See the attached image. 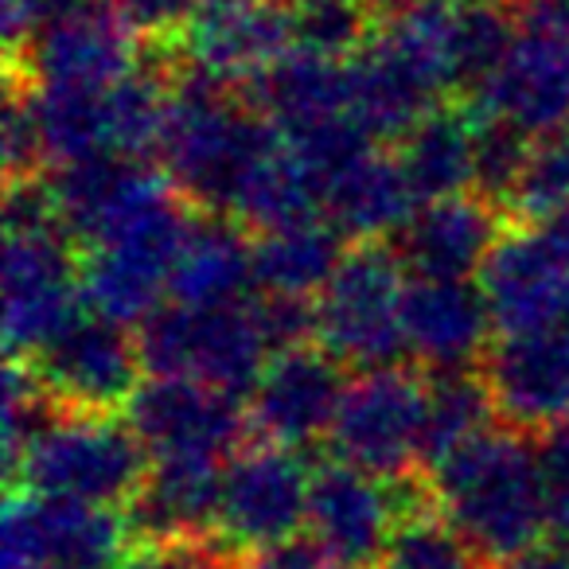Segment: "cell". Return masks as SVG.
<instances>
[{
	"instance_id": "obj_40",
	"label": "cell",
	"mask_w": 569,
	"mask_h": 569,
	"mask_svg": "<svg viewBox=\"0 0 569 569\" xmlns=\"http://www.w3.org/2000/svg\"><path fill=\"white\" fill-rule=\"evenodd\" d=\"M242 569H332V558L312 535H297L277 546H266V550L246 553Z\"/></svg>"
},
{
	"instance_id": "obj_16",
	"label": "cell",
	"mask_w": 569,
	"mask_h": 569,
	"mask_svg": "<svg viewBox=\"0 0 569 569\" xmlns=\"http://www.w3.org/2000/svg\"><path fill=\"white\" fill-rule=\"evenodd\" d=\"M168 51L191 71L242 90L293 51V24L289 9L273 0H203L188 32Z\"/></svg>"
},
{
	"instance_id": "obj_46",
	"label": "cell",
	"mask_w": 569,
	"mask_h": 569,
	"mask_svg": "<svg viewBox=\"0 0 569 569\" xmlns=\"http://www.w3.org/2000/svg\"><path fill=\"white\" fill-rule=\"evenodd\" d=\"M340 569H351V566H340Z\"/></svg>"
},
{
	"instance_id": "obj_22",
	"label": "cell",
	"mask_w": 569,
	"mask_h": 569,
	"mask_svg": "<svg viewBox=\"0 0 569 569\" xmlns=\"http://www.w3.org/2000/svg\"><path fill=\"white\" fill-rule=\"evenodd\" d=\"M413 211H418V199H413L395 152H382L371 144L328 176L325 219L343 238L382 242L387 234H398Z\"/></svg>"
},
{
	"instance_id": "obj_15",
	"label": "cell",
	"mask_w": 569,
	"mask_h": 569,
	"mask_svg": "<svg viewBox=\"0 0 569 569\" xmlns=\"http://www.w3.org/2000/svg\"><path fill=\"white\" fill-rule=\"evenodd\" d=\"M480 289L499 336L569 320V258L546 227H511L480 269Z\"/></svg>"
},
{
	"instance_id": "obj_11",
	"label": "cell",
	"mask_w": 569,
	"mask_h": 569,
	"mask_svg": "<svg viewBox=\"0 0 569 569\" xmlns=\"http://www.w3.org/2000/svg\"><path fill=\"white\" fill-rule=\"evenodd\" d=\"M20 363L32 367L67 413H126L144 371L137 336L106 317H79L48 348Z\"/></svg>"
},
{
	"instance_id": "obj_28",
	"label": "cell",
	"mask_w": 569,
	"mask_h": 569,
	"mask_svg": "<svg viewBox=\"0 0 569 569\" xmlns=\"http://www.w3.org/2000/svg\"><path fill=\"white\" fill-rule=\"evenodd\" d=\"M36 113L48 164L71 168L113 157L106 90H36Z\"/></svg>"
},
{
	"instance_id": "obj_23",
	"label": "cell",
	"mask_w": 569,
	"mask_h": 569,
	"mask_svg": "<svg viewBox=\"0 0 569 569\" xmlns=\"http://www.w3.org/2000/svg\"><path fill=\"white\" fill-rule=\"evenodd\" d=\"M476 110L468 102H437L418 126L395 141V160L410 183L413 199L465 196L476 176Z\"/></svg>"
},
{
	"instance_id": "obj_3",
	"label": "cell",
	"mask_w": 569,
	"mask_h": 569,
	"mask_svg": "<svg viewBox=\"0 0 569 569\" xmlns=\"http://www.w3.org/2000/svg\"><path fill=\"white\" fill-rule=\"evenodd\" d=\"M137 348L152 379H191L230 398H250L273 359L253 301L219 309L160 305L137 328Z\"/></svg>"
},
{
	"instance_id": "obj_41",
	"label": "cell",
	"mask_w": 569,
	"mask_h": 569,
	"mask_svg": "<svg viewBox=\"0 0 569 569\" xmlns=\"http://www.w3.org/2000/svg\"><path fill=\"white\" fill-rule=\"evenodd\" d=\"M499 569H569V542L553 538V542H538L527 553L503 561Z\"/></svg>"
},
{
	"instance_id": "obj_36",
	"label": "cell",
	"mask_w": 569,
	"mask_h": 569,
	"mask_svg": "<svg viewBox=\"0 0 569 569\" xmlns=\"http://www.w3.org/2000/svg\"><path fill=\"white\" fill-rule=\"evenodd\" d=\"M246 553H238L219 535L160 538V542H133L121 569H242Z\"/></svg>"
},
{
	"instance_id": "obj_13",
	"label": "cell",
	"mask_w": 569,
	"mask_h": 569,
	"mask_svg": "<svg viewBox=\"0 0 569 569\" xmlns=\"http://www.w3.org/2000/svg\"><path fill=\"white\" fill-rule=\"evenodd\" d=\"M348 367L325 348L277 351L261 371L253 395L246 398L250 433L266 445L309 449L332 433L340 402L348 395Z\"/></svg>"
},
{
	"instance_id": "obj_32",
	"label": "cell",
	"mask_w": 569,
	"mask_h": 569,
	"mask_svg": "<svg viewBox=\"0 0 569 569\" xmlns=\"http://www.w3.org/2000/svg\"><path fill=\"white\" fill-rule=\"evenodd\" d=\"M293 48L320 59L348 63L371 43L375 20L359 0H297L289 9Z\"/></svg>"
},
{
	"instance_id": "obj_30",
	"label": "cell",
	"mask_w": 569,
	"mask_h": 569,
	"mask_svg": "<svg viewBox=\"0 0 569 569\" xmlns=\"http://www.w3.org/2000/svg\"><path fill=\"white\" fill-rule=\"evenodd\" d=\"M379 569H491V566L476 553V546L452 527L449 515L437 503L395 522V530L387 538V550L379 558Z\"/></svg>"
},
{
	"instance_id": "obj_6",
	"label": "cell",
	"mask_w": 569,
	"mask_h": 569,
	"mask_svg": "<svg viewBox=\"0 0 569 569\" xmlns=\"http://www.w3.org/2000/svg\"><path fill=\"white\" fill-rule=\"evenodd\" d=\"M421 426H426V375L418 367H382L348 382V395L328 433L336 460L375 476L402 480L421 472Z\"/></svg>"
},
{
	"instance_id": "obj_43",
	"label": "cell",
	"mask_w": 569,
	"mask_h": 569,
	"mask_svg": "<svg viewBox=\"0 0 569 569\" xmlns=\"http://www.w3.org/2000/svg\"><path fill=\"white\" fill-rule=\"evenodd\" d=\"M546 230H550V238L561 246V253L569 258V211L561 214V219H553V222H546Z\"/></svg>"
},
{
	"instance_id": "obj_33",
	"label": "cell",
	"mask_w": 569,
	"mask_h": 569,
	"mask_svg": "<svg viewBox=\"0 0 569 569\" xmlns=\"http://www.w3.org/2000/svg\"><path fill=\"white\" fill-rule=\"evenodd\" d=\"M63 413L67 410L43 390V382L32 375V367L20 363V359H9V371H4V465H9V480L17 476L28 449Z\"/></svg>"
},
{
	"instance_id": "obj_24",
	"label": "cell",
	"mask_w": 569,
	"mask_h": 569,
	"mask_svg": "<svg viewBox=\"0 0 569 569\" xmlns=\"http://www.w3.org/2000/svg\"><path fill=\"white\" fill-rule=\"evenodd\" d=\"M253 284V242L227 214L199 211L188 242L172 266L168 293L176 305L191 309H219L238 305Z\"/></svg>"
},
{
	"instance_id": "obj_9",
	"label": "cell",
	"mask_w": 569,
	"mask_h": 569,
	"mask_svg": "<svg viewBox=\"0 0 569 569\" xmlns=\"http://www.w3.org/2000/svg\"><path fill=\"white\" fill-rule=\"evenodd\" d=\"M133 535L113 507L12 491L4 507V569H121Z\"/></svg>"
},
{
	"instance_id": "obj_17",
	"label": "cell",
	"mask_w": 569,
	"mask_h": 569,
	"mask_svg": "<svg viewBox=\"0 0 569 569\" xmlns=\"http://www.w3.org/2000/svg\"><path fill=\"white\" fill-rule=\"evenodd\" d=\"M491 328L496 325L480 284L413 277L406 289V356L421 375L480 371V359L491 348Z\"/></svg>"
},
{
	"instance_id": "obj_14",
	"label": "cell",
	"mask_w": 569,
	"mask_h": 569,
	"mask_svg": "<svg viewBox=\"0 0 569 569\" xmlns=\"http://www.w3.org/2000/svg\"><path fill=\"white\" fill-rule=\"evenodd\" d=\"M480 379L499 426L546 437L569 421V328L496 336L480 359Z\"/></svg>"
},
{
	"instance_id": "obj_21",
	"label": "cell",
	"mask_w": 569,
	"mask_h": 569,
	"mask_svg": "<svg viewBox=\"0 0 569 569\" xmlns=\"http://www.w3.org/2000/svg\"><path fill=\"white\" fill-rule=\"evenodd\" d=\"M222 468L207 460H157L121 507L133 542L219 535Z\"/></svg>"
},
{
	"instance_id": "obj_19",
	"label": "cell",
	"mask_w": 569,
	"mask_h": 569,
	"mask_svg": "<svg viewBox=\"0 0 569 569\" xmlns=\"http://www.w3.org/2000/svg\"><path fill=\"white\" fill-rule=\"evenodd\" d=\"M507 214L476 191L437 203H421L398 230V258L413 277L429 281H468L488 266L491 250L499 246Z\"/></svg>"
},
{
	"instance_id": "obj_2",
	"label": "cell",
	"mask_w": 569,
	"mask_h": 569,
	"mask_svg": "<svg viewBox=\"0 0 569 569\" xmlns=\"http://www.w3.org/2000/svg\"><path fill=\"white\" fill-rule=\"evenodd\" d=\"M277 141L281 133L246 102L242 90L176 59L160 168L196 211L230 214L242 180Z\"/></svg>"
},
{
	"instance_id": "obj_18",
	"label": "cell",
	"mask_w": 569,
	"mask_h": 569,
	"mask_svg": "<svg viewBox=\"0 0 569 569\" xmlns=\"http://www.w3.org/2000/svg\"><path fill=\"white\" fill-rule=\"evenodd\" d=\"M395 522L387 480H375L343 460H320L309 491V535L325 546L328 558L351 569L375 566Z\"/></svg>"
},
{
	"instance_id": "obj_42",
	"label": "cell",
	"mask_w": 569,
	"mask_h": 569,
	"mask_svg": "<svg viewBox=\"0 0 569 569\" xmlns=\"http://www.w3.org/2000/svg\"><path fill=\"white\" fill-rule=\"evenodd\" d=\"M367 12H371V20H375V28H382V24H390L395 17H402L410 4H418V0H359Z\"/></svg>"
},
{
	"instance_id": "obj_26",
	"label": "cell",
	"mask_w": 569,
	"mask_h": 569,
	"mask_svg": "<svg viewBox=\"0 0 569 569\" xmlns=\"http://www.w3.org/2000/svg\"><path fill=\"white\" fill-rule=\"evenodd\" d=\"M343 234L328 219L253 238V284L261 293L317 301L343 261Z\"/></svg>"
},
{
	"instance_id": "obj_25",
	"label": "cell",
	"mask_w": 569,
	"mask_h": 569,
	"mask_svg": "<svg viewBox=\"0 0 569 569\" xmlns=\"http://www.w3.org/2000/svg\"><path fill=\"white\" fill-rule=\"evenodd\" d=\"M325 176L281 137L250 168L227 219H234L238 227L253 230V234H273V230L317 222L325 219Z\"/></svg>"
},
{
	"instance_id": "obj_44",
	"label": "cell",
	"mask_w": 569,
	"mask_h": 569,
	"mask_svg": "<svg viewBox=\"0 0 569 569\" xmlns=\"http://www.w3.org/2000/svg\"><path fill=\"white\" fill-rule=\"evenodd\" d=\"M273 4H281V9H293L297 0H273Z\"/></svg>"
},
{
	"instance_id": "obj_4",
	"label": "cell",
	"mask_w": 569,
	"mask_h": 569,
	"mask_svg": "<svg viewBox=\"0 0 569 569\" xmlns=\"http://www.w3.org/2000/svg\"><path fill=\"white\" fill-rule=\"evenodd\" d=\"M406 266L395 242H356L317 297V340L343 367L382 371L406 356Z\"/></svg>"
},
{
	"instance_id": "obj_5",
	"label": "cell",
	"mask_w": 569,
	"mask_h": 569,
	"mask_svg": "<svg viewBox=\"0 0 569 569\" xmlns=\"http://www.w3.org/2000/svg\"><path fill=\"white\" fill-rule=\"evenodd\" d=\"M149 452L118 413H63L20 460L12 483L51 499L126 507L149 476Z\"/></svg>"
},
{
	"instance_id": "obj_8",
	"label": "cell",
	"mask_w": 569,
	"mask_h": 569,
	"mask_svg": "<svg viewBox=\"0 0 569 569\" xmlns=\"http://www.w3.org/2000/svg\"><path fill=\"white\" fill-rule=\"evenodd\" d=\"M126 426L152 460H222L238 457L250 441V413L242 398L191 379H149L126 406Z\"/></svg>"
},
{
	"instance_id": "obj_35",
	"label": "cell",
	"mask_w": 569,
	"mask_h": 569,
	"mask_svg": "<svg viewBox=\"0 0 569 569\" xmlns=\"http://www.w3.org/2000/svg\"><path fill=\"white\" fill-rule=\"evenodd\" d=\"M0 144H4V176H9V183L43 176L48 149H43L40 113H36V90L12 67L4 74V126H0Z\"/></svg>"
},
{
	"instance_id": "obj_12",
	"label": "cell",
	"mask_w": 569,
	"mask_h": 569,
	"mask_svg": "<svg viewBox=\"0 0 569 569\" xmlns=\"http://www.w3.org/2000/svg\"><path fill=\"white\" fill-rule=\"evenodd\" d=\"M141 59L144 43L106 0L40 28L24 51L9 56V67L36 90H110Z\"/></svg>"
},
{
	"instance_id": "obj_39",
	"label": "cell",
	"mask_w": 569,
	"mask_h": 569,
	"mask_svg": "<svg viewBox=\"0 0 569 569\" xmlns=\"http://www.w3.org/2000/svg\"><path fill=\"white\" fill-rule=\"evenodd\" d=\"M538 465H542L550 530L569 542V421L538 437Z\"/></svg>"
},
{
	"instance_id": "obj_27",
	"label": "cell",
	"mask_w": 569,
	"mask_h": 569,
	"mask_svg": "<svg viewBox=\"0 0 569 569\" xmlns=\"http://www.w3.org/2000/svg\"><path fill=\"white\" fill-rule=\"evenodd\" d=\"M496 402L480 371L426 375V426H421V472H433L445 457L496 426Z\"/></svg>"
},
{
	"instance_id": "obj_37",
	"label": "cell",
	"mask_w": 569,
	"mask_h": 569,
	"mask_svg": "<svg viewBox=\"0 0 569 569\" xmlns=\"http://www.w3.org/2000/svg\"><path fill=\"white\" fill-rule=\"evenodd\" d=\"M144 48H176L203 0H110Z\"/></svg>"
},
{
	"instance_id": "obj_38",
	"label": "cell",
	"mask_w": 569,
	"mask_h": 569,
	"mask_svg": "<svg viewBox=\"0 0 569 569\" xmlns=\"http://www.w3.org/2000/svg\"><path fill=\"white\" fill-rule=\"evenodd\" d=\"M258 312V325L266 332L269 351H293L317 336V301H305V297H277V293H261L253 301Z\"/></svg>"
},
{
	"instance_id": "obj_7",
	"label": "cell",
	"mask_w": 569,
	"mask_h": 569,
	"mask_svg": "<svg viewBox=\"0 0 569 569\" xmlns=\"http://www.w3.org/2000/svg\"><path fill=\"white\" fill-rule=\"evenodd\" d=\"M312 472L305 449L253 441L222 465L219 538L238 553H253L297 538L309 527Z\"/></svg>"
},
{
	"instance_id": "obj_10",
	"label": "cell",
	"mask_w": 569,
	"mask_h": 569,
	"mask_svg": "<svg viewBox=\"0 0 569 569\" xmlns=\"http://www.w3.org/2000/svg\"><path fill=\"white\" fill-rule=\"evenodd\" d=\"M67 234H9L4 242V348L32 359L82 317V261Z\"/></svg>"
},
{
	"instance_id": "obj_1",
	"label": "cell",
	"mask_w": 569,
	"mask_h": 569,
	"mask_svg": "<svg viewBox=\"0 0 569 569\" xmlns=\"http://www.w3.org/2000/svg\"><path fill=\"white\" fill-rule=\"evenodd\" d=\"M437 503L491 569L527 553L550 530L538 445L491 426L429 472Z\"/></svg>"
},
{
	"instance_id": "obj_45",
	"label": "cell",
	"mask_w": 569,
	"mask_h": 569,
	"mask_svg": "<svg viewBox=\"0 0 569 569\" xmlns=\"http://www.w3.org/2000/svg\"><path fill=\"white\" fill-rule=\"evenodd\" d=\"M452 4H468V0H452Z\"/></svg>"
},
{
	"instance_id": "obj_29",
	"label": "cell",
	"mask_w": 569,
	"mask_h": 569,
	"mask_svg": "<svg viewBox=\"0 0 569 569\" xmlns=\"http://www.w3.org/2000/svg\"><path fill=\"white\" fill-rule=\"evenodd\" d=\"M515 17L507 0H468L457 4V24H452V79L457 98L472 102L503 67L507 51L515 48Z\"/></svg>"
},
{
	"instance_id": "obj_31",
	"label": "cell",
	"mask_w": 569,
	"mask_h": 569,
	"mask_svg": "<svg viewBox=\"0 0 569 569\" xmlns=\"http://www.w3.org/2000/svg\"><path fill=\"white\" fill-rule=\"evenodd\" d=\"M566 211H569V133L558 129V133L535 137L527 168H522L511 203H507V214L519 227H546V222L561 219Z\"/></svg>"
},
{
	"instance_id": "obj_34",
	"label": "cell",
	"mask_w": 569,
	"mask_h": 569,
	"mask_svg": "<svg viewBox=\"0 0 569 569\" xmlns=\"http://www.w3.org/2000/svg\"><path fill=\"white\" fill-rule=\"evenodd\" d=\"M476 176H472V191L483 196L488 203H496L507 214V203L515 196V183H519L522 168H527L530 144L535 137L522 133L519 126L499 118H483L476 113Z\"/></svg>"
},
{
	"instance_id": "obj_20",
	"label": "cell",
	"mask_w": 569,
	"mask_h": 569,
	"mask_svg": "<svg viewBox=\"0 0 569 569\" xmlns=\"http://www.w3.org/2000/svg\"><path fill=\"white\" fill-rule=\"evenodd\" d=\"M242 94L281 137H305L332 121H351L348 63L297 48L269 63L253 82H246Z\"/></svg>"
}]
</instances>
